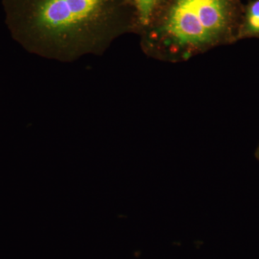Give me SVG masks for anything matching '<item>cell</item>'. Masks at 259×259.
I'll list each match as a JSON object with an SVG mask.
<instances>
[{"instance_id": "cell-1", "label": "cell", "mask_w": 259, "mask_h": 259, "mask_svg": "<svg viewBox=\"0 0 259 259\" xmlns=\"http://www.w3.org/2000/svg\"><path fill=\"white\" fill-rule=\"evenodd\" d=\"M5 23L28 52L71 63L102 56L125 34H138L130 0H3Z\"/></svg>"}, {"instance_id": "cell-2", "label": "cell", "mask_w": 259, "mask_h": 259, "mask_svg": "<svg viewBox=\"0 0 259 259\" xmlns=\"http://www.w3.org/2000/svg\"><path fill=\"white\" fill-rule=\"evenodd\" d=\"M241 0H161L139 32L141 50L162 62H186L238 41Z\"/></svg>"}, {"instance_id": "cell-3", "label": "cell", "mask_w": 259, "mask_h": 259, "mask_svg": "<svg viewBox=\"0 0 259 259\" xmlns=\"http://www.w3.org/2000/svg\"><path fill=\"white\" fill-rule=\"evenodd\" d=\"M248 38L259 39V0H249L244 5L238 40Z\"/></svg>"}, {"instance_id": "cell-4", "label": "cell", "mask_w": 259, "mask_h": 259, "mask_svg": "<svg viewBox=\"0 0 259 259\" xmlns=\"http://www.w3.org/2000/svg\"><path fill=\"white\" fill-rule=\"evenodd\" d=\"M161 1V0H130L137 15L139 23L138 34L149 23Z\"/></svg>"}, {"instance_id": "cell-5", "label": "cell", "mask_w": 259, "mask_h": 259, "mask_svg": "<svg viewBox=\"0 0 259 259\" xmlns=\"http://www.w3.org/2000/svg\"><path fill=\"white\" fill-rule=\"evenodd\" d=\"M255 156L259 161V145L258 148H257L256 151H255Z\"/></svg>"}]
</instances>
